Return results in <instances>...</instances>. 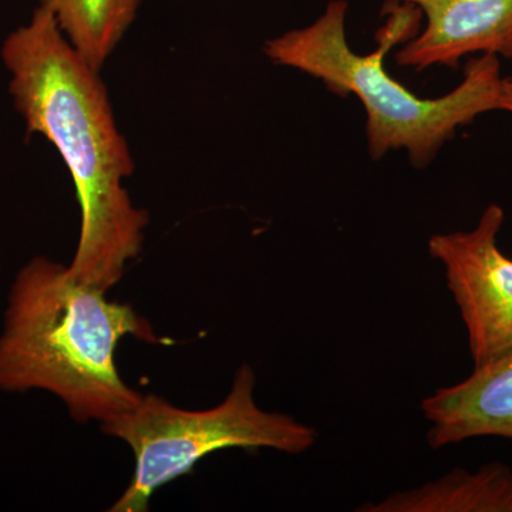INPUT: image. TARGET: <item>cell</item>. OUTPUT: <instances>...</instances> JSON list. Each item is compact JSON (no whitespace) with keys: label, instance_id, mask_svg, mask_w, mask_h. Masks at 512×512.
Masks as SVG:
<instances>
[{"label":"cell","instance_id":"cell-10","mask_svg":"<svg viewBox=\"0 0 512 512\" xmlns=\"http://www.w3.org/2000/svg\"><path fill=\"white\" fill-rule=\"evenodd\" d=\"M498 110H504L508 111V113H512V76L503 77V80H501Z\"/></svg>","mask_w":512,"mask_h":512},{"label":"cell","instance_id":"cell-2","mask_svg":"<svg viewBox=\"0 0 512 512\" xmlns=\"http://www.w3.org/2000/svg\"><path fill=\"white\" fill-rule=\"evenodd\" d=\"M134 336L157 343L133 306L76 281L67 266L36 256L10 286L0 332V390L59 397L76 421H104L141 399L119 375L116 350Z\"/></svg>","mask_w":512,"mask_h":512},{"label":"cell","instance_id":"cell-5","mask_svg":"<svg viewBox=\"0 0 512 512\" xmlns=\"http://www.w3.org/2000/svg\"><path fill=\"white\" fill-rule=\"evenodd\" d=\"M505 212L490 204L471 231L433 235L431 258L444 266L448 291L466 326L474 367L512 349V259L498 248Z\"/></svg>","mask_w":512,"mask_h":512},{"label":"cell","instance_id":"cell-1","mask_svg":"<svg viewBox=\"0 0 512 512\" xmlns=\"http://www.w3.org/2000/svg\"><path fill=\"white\" fill-rule=\"evenodd\" d=\"M2 60L29 133L56 147L76 187L82 229L69 274L107 293L140 254L148 215L134 207L123 187L134 163L106 86L42 5L28 25L10 33Z\"/></svg>","mask_w":512,"mask_h":512},{"label":"cell","instance_id":"cell-3","mask_svg":"<svg viewBox=\"0 0 512 512\" xmlns=\"http://www.w3.org/2000/svg\"><path fill=\"white\" fill-rule=\"evenodd\" d=\"M392 3V16L377 33V49L369 55L350 49L346 0L329 2L312 25L268 40L264 52L272 62L320 80L336 96H356L365 107L367 147L373 160L404 150L410 164L421 170L436 160L458 128L498 110L503 80L500 57H471L463 82L453 92L421 99L384 67V57L393 46L409 42L419 32L420 10L407 3Z\"/></svg>","mask_w":512,"mask_h":512},{"label":"cell","instance_id":"cell-9","mask_svg":"<svg viewBox=\"0 0 512 512\" xmlns=\"http://www.w3.org/2000/svg\"><path fill=\"white\" fill-rule=\"evenodd\" d=\"M141 0H42L76 52L96 72L136 19Z\"/></svg>","mask_w":512,"mask_h":512},{"label":"cell","instance_id":"cell-7","mask_svg":"<svg viewBox=\"0 0 512 512\" xmlns=\"http://www.w3.org/2000/svg\"><path fill=\"white\" fill-rule=\"evenodd\" d=\"M420 407L430 423L427 441L433 450L477 437L512 441V349L474 367L463 382L436 390Z\"/></svg>","mask_w":512,"mask_h":512},{"label":"cell","instance_id":"cell-4","mask_svg":"<svg viewBox=\"0 0 512 512\" xmlns=\"http://www.w3.org/2000/svg\"><path fill=\"white\" fill-rule=\"evenodd\" d=\"M255 372L239 367L224 402L208 410L178 409L156 394H141L133 409L101 424L128 444L136 460L133 480L113 512H143L158 488L187 476L198 461L227 448H271L302 454L318 434L288 414L265 412L255 400Z\"/></svg>","mask_w":512,"mask_h":512},{"label":"cell","instance_id":"cell-11","mask_svg":"<svg viewBox=\"0 0 512 512\" xmlns=\"http://www.w3.org/2000/svg\"><path fill=\"white\" fill-rule=\"evenodd\" d=\"M510 62L512 63V56H511Z\"/></svg>","mask_w":512,"mask_h":512},{"label":"cell","instance_id":"cell-8","mask_svg":"<svg viewBox=\"0 0 512 512\" xmlns=\"http://www.w3.org/2000/svg\"><path fill=\"white\" fill-rule=\"evenodd\" d=\"M360 512H512V470L490 463L477 471L456 470L412 490L387 495Z\"/></svg>","mask_w":512,"mask_h":512},{"label":"cell","instance_id":"cell-6","mask_svg":"<svg viewBox=\"0 0 512 512\" xmlns=\"http://www.w3.org/2000/svg\"><path fill=\"white\" fill-rule=\"evenodd\" d=\"M416 6L426 28L396 53V63L416 72L457 69L471 55L512 56V0H392Z\"/></svg>","mask_w":512,"mask_h":512}]
</instances>
